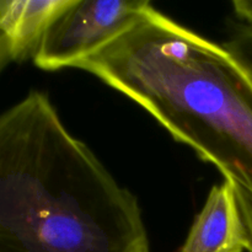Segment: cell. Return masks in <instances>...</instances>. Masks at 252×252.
Wrapping results in <instances>:
<instances>
[{"instance_id":"6da1fadb","label":"cell","mask_w":252,"mask_h":252,"mask_svg":"<svg viewBox=\"0 0 252 252\" xmlns=\"http://www.w3.org/2000/svg\"><path fill=\"white\" fill-rule=\"evenodd\" d=\"M0 252H150L135 194L43 91L0 116Z\"/></svg>"},{"instance_id":"7a4b0ae2","label":"cell","mask_w":252,"mask_h":252,"mask_svg":"<svg viewBox=\"0 0 252 252\" xmlns=\"http://www.w3.org/2000/svg\"><path fill=\"white\" fill-rule=\"evenodd\" d=\"M74 69L137 103L224 179L252 192V81L223 44L153 6Z\"/></svg>"},{"instance_id":"3957f363","label":"cell","mask_w":252,"mask_h":252,"mask_svg":"<svg viewBox=\"0 0 252 252\" xmlns=\"http://www.w3.org/2000/svg\"><path fill=\"white\" fill-rule=\"evenodd\" d=\"M152 7L143 0H75L47 30L34 65L44 71L75 68L139 24Z\"/></svg>"},{"instance_id":"277c9868","label":"cell","mask_w":252,"mask_h":252,"mask_svg":"<svg viewBox=\"0 0 252 252\" xmlns=\"http://www.w3.org/2000/svg\"><path fill=\"white\" fill-rule=\"evenodd\" d=\"M246 246L235 181L224 179L212 187L179 252H244Z\"/></svg>"},{"instance_id":"5b68a950","label":"cell","mask_w":252,"mask_h":252,"mask_svg":"<svg viewBox=\"0 0 252 252\" xmlns=\"http://www.w3.org/2000/svg\"><path fill=\"white\" fill-rule=\"evenodd\" d=\"M75 0H1L0 69L33 58L54 20Z\"/></svg>"},{"instance_id":"8992f818","label":"cell","mask_w":252,"mask_h":252,"mask_svg":"<svg viewBox=\"0 0 252 252\" xmlns=\"http://www.w3.org/2000/svg\"><path fill=\"white\" fill-rule=\"evenodd\" d=\"M223 44L252 81V26L239 24Z\"/></svg>"},{"instance_id":"52a82bcc","label":"cell","mask_w":252,"mask_h":252,"mask_svg":"<svg viewBox=\"0 0 252 252\" xmlns=\"http://www.w3.org/2000/svg\"><path fill=\"white\" fill-rule=\"evenodd\" d=\"M235 189L241 218H243L244 226H245L246 239H248L246 251L252 252V192L238 182H235Z\"/></svg>"},{"instance_id":"ba28073f","label":"cell","mask_w":252,"mask_h":252,"mask_svg":"<svg viewBox=\"0 0 252 252\" xmlns=\"http://www.w3.org/2000/svg\"><path fill=\"white\" fill-rule=\"evenodd\" d=\"M231 6L239 19L252 26V0H234Z\"/></svg>"}]
</instances>
